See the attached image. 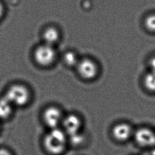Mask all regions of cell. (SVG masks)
<instances>
[{"label":"cell","instance_id":"obj_5","mask_svg":"<svg viewBox=\"0 0 155 155\" xmlns=\"http://www.w3.org/2000/svg\"><path fill=\"white\" fill-rule=\"evenodd\" d=\"M136 142L142 147H151L155 145V132L148 127H140L134 133Z\"/></svg>","mask_w":155,"mask_h":155},{"label":"cell","instance_id":"obj_10","mask_svg":"<svg viewBox=\"0 0 155 155\" xmlns=\"http://www.w3.org/2000/svg\"><path fill=\"white\" fill-rule=\"evenodd\" d=\"M13 105L4 96L0 99V118L7 119L12 112Z\"/></svg>","mask_w":155,"mask_h":155},{"label":"cell","instance_id":"obj_12","mask_svg":"<svg viewBox=\"0 0 155 155\" xmlns=\"http://www.w3.org/2000/svg\"><path fill=\"white\" fill-rule=\"evenodd\" d=\"M63 60L65 64L70 67L76 66L79 61L76 54L73 51L66 52L63 56Z\"/></svg>","mask_w":155,"mask_h":155},{"label":"cell","instance_id":"obj_1","mask_svg":"<svg viewBox=\"0 0 155 155\" xmlns=\"http://www.w3.org/2000/svg\"><path fill=\"white\" fill-rule=\"evenodd\" d=\"M44 146L51 154H58L62 153L66 145L65 133L58 128H52L44 139Z\"/></svg>","mask_w":155,"mask_h":155},{"label":"cell","instance_id":"obj_11","mask_svg":"<svg viewBox=\"0 0 155 155\" xmlns=\"http://www.w3.org/2000/svg\"><path fill=\"white\" fill-rule=\"evenodd\" d=\"M143 85L150 92H155V71L148 70L143 77Z\"/></svg>","mask_w":155,"mask_h":155},{"label":"cell","instance_id":"obj_4","mask_svg":"<svg viewBox=\"0 0 155 155\" xmlns=\"http://www.w3.org/2000/svg\"><path fill=\"white\" fill-rule=\"evenodd\" d=\"M79 76L85 80L94 79L98 73L96 63L90 58H84L79 61L76 66Z\"/></svg>","mask_w":155,"mask_h":155},{"label":"cell","instance_id":"obj_6","mask_svg":"<svg viewBox=\"0 0 155 155\" xmlns=\"http://www.w3.org/2000/svg\"><path fill=\"white\" fill-rule=\"evenodd\" d=\"M43 119L45 124L50 128H58V125L63 119L61 111L56 107H49L43 113Z\"/></svg>","mask_w":155,"mask_h":155},{"label":"cell","instance_id":"obj_14","mask_svg":"<svg viewBox=\"0 0 155 155\" xmlns=\"http://www.w3.org/2000/svg\"><path fill=\"white\" fill-rule=\"evenodd\" d=\"M70 138L71 142L75 145L81 143L83 140V137L79 133L70 136Z\"/></svg>","mask_w":155,"mask_h":155},{"label":"cell","instance_id":"obj_2","mask_svg":"<svg viewBox=\"0 0 155 155\" xmlns=\"http://www.w3.org/2000/svg\"><path fill=\"white\" fill-rule=\"evenodd\" d=\"M4 97L13 105L21 107L26 105L30 101V93L25 85L14 84L8 88Z\"/></svg>","mask_w":155,"mask_h":155},{"label":"cell","instance_id":"obj_9","mask_svg":"<svg viewBox=\"0 0 155 155\" xmlns=\"http://www.w3.org/2000/svg\"><path fill=\"white\" fill-rule=\"evenodd\" d=\"M60 38L59 31L53 27H50L45 29L42 33V39L44 44L53 46Z\"/></svg>","mask_w":155,"mask_h":155},{"label":"cell","instance_id":"obj_8","mask_svg":"<svg viewBox=\"0 0 155 155\" xmlns=\"http://www.w3.org/2000/svg\"><path fill=\"white\" fill-rule=\"evenodd\" d=\"M114 137L119 141H125L128 140L133 134V128L127 123L122 122L116 124L112 130Z\"/></svg>","mask_w":155,"mask_h":155},{"label":"cell","instance_id":"obj_3","mask_svg":"<svg viewBox=\"0 0 155 155\" xmlns=\"http://www.w3.org/2000/svg\"><path fill=\"white\" fill-rule=\"evenodd\" d=\"M56 58V52L53 46L45 44L38 46L34 52L35 61L42 67H48L53 64Z\"/></svg>","mask_w":155,"mask_h":155},{"label":"cell","instance_id":"obj_13","mask_svg":"<svg viewBox=\"0 0 155 155\" xmlns=\"http://www.w3.org/2000/svg\"><path fill=\"white\" fill-rule=\"evenodd\" d=\"M145 28L151 33H155V13L147 16L144 19Z\"/></svg>","mask_w":155,"mask_h":155},{"label":"cell","instance_id":"obj_17","mask_svg":"<svg viewBox=\"0 0 155 155\" xmlns=\"http://www.w3.org/2000/svg\"><path fill=\"white\" fill-rule=\"evenodd\" d=\"M3 13H4V8H3L2 4L0 2V19L1 18V17L3 15Z\"/></svg>","mask_w":155,"mask_h":155},{"label":"cell","instance_id":"obj_15","mask_svg":"<svg viewBox=\"0 0 155 155\" xmlns=\"http://www.w3.org/2000/svg\"><path fill=\"white\" fill-rule=\"evenodd\" d=\"M148 70L155 71V56L151 57L148 62Z\"/></svg>","mask_w":155,"mask_h":155},{"label":"cell","instance_id":"obj_16","mask_svg":"<svg viewBox=\"0 0 155 155\" xmlns=\"http://www.w3.org/2000/svg\"><path fill=\"white\" fill-rule=\"evenodd\" d=\"M0 155H12V154L8 150L1 148L0 149Z\"/></svg>","mask_w":155,"mask_h":155},{"label":"cell","instance_id":"obj_7","mask_svg":"<svg viewBox=\"0 0 155 155\" xmlns=\"http://www.w3.org/2000/svg\"><path fill=\"white\" fill-rule=\"evenodd\" d=\"M62 124L66 133L71 136L79 133L81 126V122L79 117L73 114H68L63 117Z\"/></svg>","mask_w":155,"mask_h":155}]
</instances>
